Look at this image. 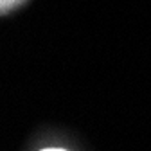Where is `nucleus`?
<instances>
[{
	"instance_id": "1",
	"label": "nucleus",
	"mask_w": 151,
	"mask_h": 151,
	"mask_svg": "<svg viewBox=\"0 0 151 151\" xmlns=\"http://www.w3.org/2000/svg\"><path fill=\"white\" fill-rule=\"evenodd\" d=\"M43 151H65V149H61V147H49V149H43Z\"/></svg>"
}]
</instances>
